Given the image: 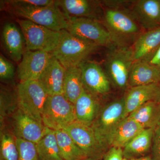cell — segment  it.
Segmentation results:
<instances>
[{
  "mask_svg": "<svg viewBox=\"0 0 160 160\" xmlns=\"http://www.w3.org/2000/svg\"><path fill=\"white\" fill-rule=\"evenodd\" d=\"M52 58L50 52L26 50L18 66V77L20 82L39 81Z\"/></svg>",
  "mask_w": 160,
  "mask_h": 160,
  "instance_id": "12",
  "label": "cell"
},
{
  "mask_svg": "<svg viewBox=\"0 0 160 160\" xmlns=\"http://www.w3.org/2000/svg\"><path fill=\"white\" fill-rule=\"evenodd\" d=\"M144 128L133 119L127 117L120 123L112 134L108 142L110 147L123 148Z\"/></svg>",
  "mask_w": 160,
  "mask_h": 160,
  "instance_id": "23",
  "label": "cell"
},
{
  "mask_svg": "<svg viewBox=\"0 0 160 160\" xmlns=\"http://www.w3.org/2000/svg\"><path fill=\"white\" fill-rule=\"evenodd\" d=\"M14 67L12 63L0 56V78L2 80H9L14 77Z\"/></svg>",
  "mask_w": 160,
  "mask_h": 160,
  "instance_id": "31",
  "label": "cell"
},
{
  "mask_svg": "<svg viewBox=\"0 0 160 160\" xmlns=\"http://www.w3.org/2000/svg\"><path fill=\"white\" fill-rule=\"evenodd\" d=\"M126 117L124 96L109 103L100 109L91 127L107 149L112 134Z\"/></svg>",
  "mask_w": 160,
  "mask_h": 160,
  "instance_id": "7",
  "label": "cell"
},
{
  "mask_svg": "<svg viewBox=\"0 0 160 160\" xmlns=\"http://www.w3.org/2000/svg\"><path fill=\"white\" fill-rule=\"evenodd\" d=\"M154 129H144L123 148L124 158L130 160L145 156L151 149Z\"/></svg>",
  "mask_w": 160,
  "mask_h": 160,
  "instance_id": "22",
  "label": "cell"
},
{
  "mask_svg": "<svg viewBox=\"0 0 160 160\" xmlns=\"http://www.w3.org/2000/svg\"><path fill=\"white\" fill-rule=\"evenodd\" d=\"M66 69L52 56L50 63L39 81L49 95L62 94Z\"/></svg>",
  "mask_w": 160,
  "mask_h": 160,
  "instance_id": "20",
  "label": "cell"
},
{
  "mask_svg": "<svg viewBox=\"0 0 160 160\" xmlns=\"http://www.w3.org/2000/svg\"><path fill=\"white\" fill-rule=\"evenodd\" d=\"M2 38L4 45L9 55L15 62L22 60L26 51V44L22 30L13 23H7L3 27Z\"/></svg>",
  "mask_w": 160,
  "mask_h": 160,
  "instance_id": "21",
  "label": "cell"
},
{
  "mask_svg": "<svg viewBox=\"0 0 160 160\" xmlns=\"http://www.w3.org/2000/svg\"><path fill=\"white\" fill-rule=\"evenodd\" d=\"M36 146L39 160H63L60 155L55 131L47 128L46 133Z\"/></svg>",
  "mask_w": 160,
  "mask_h": 160,
  "instance_id": "27",
  "label": "cell"
},
{
  "mask_svg": "<svg viewBox=\"0 0 160 160\" xmlns=\"http://www.w3.org/2000/svg\"><path fill=\"white\" fill-rule=\"evenodd\" d=\"M64 130L69 133L87 158L102 160L108 150L91 126L76 121Z\"/></svg>",
  "mask_w": 160,
  "mask_h": 160,
  "instance_id": "10",
  "label": "cell"
},
{
  "mask_svg": "<svg viewBox=\"0 0 160 160\" xmlns=\"http://www.w3.org/2000/svg\"><path fill=\"white\" fill-rule=\"evenodd\" d=\"M82 160H100L96 159L91 158H86Z\"/></svg>",
  "mask_w": 160,
  "mask_h": 160,
  "instance_id": "38",
  "label": "cell"
},
{
  "mask_svg": "<svg viewBox=\"0 0 160 160\" xmlns=\"http://www.w3.org/2000/svg\"><path fill=\"white\" fill-rule=\"evenodd\" d=\"M160 47V26L142 32L131 46L134 62H149Z\"/></svg>",
  "mask_w": 160,
  "mask_h": 160,
  "instance_id": "16",
  "label": "cell"
},
{
  "mask_svg": "<svg viewBox=\"0 0 160 160\" xmlns=\"http://www.w3.org/2000/svg\"><path fill=\"white\" fill-rule=\"evenodd\" d=\"M1 3V9L52 30L61 31L68 27V19L55 2L46 7L32 6L20 0L4 1Z\"/></svg>",
  "mask_w": 160,
  "mask_h": 160,
  "instance_id": "1",
  "label": "cell"
},
{
  "mask_svg": "<svg viewBox=\"0 0 160 160\" xmlns=\"http://www.w3.org/2000/svg\"><path fill=\"white\" fill-rule=\"evenodd\" d=\"M55 4L66 17L83 18L102 21V2L90 0H59Z\"/></svg>",
  "mask_w": 160,
  "mask_h": 160,
  "instance_id": "14",
  "label": "cell"
},
{
  "mask_svg": "<svg viewBox=\"0 0 160 160\" xmlns=\"http://www.w3.org/2000/svg\"><path fill=\"white\" fill-rule=\"evenodd\" d=\"M160 83V68L146 61L134 62L129 74L130 87Z\"/></svg>",
  "mask_w": 160,
  "mask_h": 160,
  "instance_id": "18",
  "label": "cell"
},
{
  "mask_svg": "<svg viewBox=\"0 0 160 160\" xmlns=\"http://www.w3.org/2000/svg\"><path fill=\"white\" fill-rule=\"evenodd\" d=\"M79 67L85 90L98 98L109 93L111 89L109 78L98 63L86 60Z\"/></svg>",
  "mask_w": 160,
  "mask_h": 160,
  "instance_id": "13",
  "label": "cell"
},
{
  "mask_svg": "<svg viewBox=\"0 0 160 160\" xmlns=\"http://www.w3.org/2000/svg\"><path fill=\"white\" fill-rule=\"evenodd\" d=\"M10 118L11 130L17 138L36 144L47 131L48 128L42 122L31 117L19 107Z\"/></svg>",
  "mask_w": 160,
  "mask_h": 160,
  "instance_id": "11",
  "label": "cell"
},
{
  "mask_svg": "<svg viewBox=\"0 0 160 160\" xmlns=\"http://www.w3.org/2000/svg\"><path fill=\"white\" fill-rule=\"evenodd\" d=\"M77 122L91 126L101 109L98 98L84 90L74 104Z\"/></svg>",
  "mask_w": 160,
  "mask_h": 160,
  "instance_id": "19",
  "label": "cell"
},
{
  "mask_svg": "<svg viewBox=\"0 0 160 160\" xmlns=\"http://www.w3.org/2000/svg\"><path fill=\"white\" fill-rule=\"evenodd\" d=\"M130 160H152V159L151 156L147 155L145 156L142 157L138 158L133 159Z\"/></svg>",
  "mask_w": 160,
  "mask_h": 160,
  "instance_id": "36",
  "label": "cell"
},
{
  "mask_svg": "<svg viewBox=\"0 0 160 160\" xmlns=\"http://www.w3.org/2000/svg\"><path fill=\"white\" fill-rule=\"evenodd\" d=\"M17 138L6 126L1 129L0 160H18Z\"/></svg>",
  "mask_w": 160,
  "mask_h": 160,
  "instance_id": "28",
  "label": "cell"
},
{
  "mask_svg": "<svg viewBox=\"0 0 160 160\" xmlns=\"http://www.w3.org/2000/svg\"><path fill=\"white\" fill-rule=\"evenodd\" d=\"M18 158V160H39L34 143L17 138Z\"/></svg>",
  "mask_w": 160,
  "mask_h": 160,
  "instance_id": "30",
  "label": "cell"
},
{
  "mask_svg": "<svg viewBox=\"0 0 160 160\" xmlns=\"http://www.w3.org/2000/svg\"><path fill=\"white\" fill-rule=\"evenodd\" d=\"M144 129L156 127L160 122V105L155 101H149L128 116Z\"/></svg>",
  "mask_w": 160,
  "mask_h": 160,
  "instance_id": "24",
  "label": "cell"
},
{
  "mask_svg": "<svg viewBox=\"0 0 160 160\" xmlns=\"http://www.w3.org/2000/svg\"><path fill=\"white\" fill-rule=\"evenodd\" d=\"M123 160H129L125 158H124V159H123Z\"/></svg>",
  "mask_w": 160,
  "mask_h": 160,
  "instance_id": "39",
  "label": "cell"
},
{
  "mask_svg": "<svg viewBox=\"0 0 160 160\" xmlns=\"http://www.w3.org/2000/svg\"><path fill=\"white\" fill-rule=\"evenodd\" d=\"M152 160H160V122L154 129L151 147Z\"/></svg>",
  "mask_w": 160,
  "mask_h": 160,
  "instance_id": "32",
  "label": "cell"
},
{
  "mask_svg": "<svg viewBox=\"0 0 160 160\" xmlns=\"http://www.w3.org/2000/svg\"><path fill=\"white\" fill-rule=\"evenodd\" d=\"M16 92L19 107L31 117L42 122L43 109L49 95L39 81L20 82Z\"/></svg>",
  "mask_w": 160,
  "mask_h": 160,
  "instance_id": "9",
  "label": "cell"
},
{
  "mask_svg": "<svg viewBox=\"0 0 160 160\" xmlns=\"http://www.w3.org/2000/svg\"><path fill=\"white\" fill-rule=\"evenodd\" d=\"M55 132L60 155L63 160H82L87 158L66 130L62 129Z\"/></svg>",
  "mask_w": 160,
  "mask_h": 160,
  "instance_id": "26",
  "label": "cell"
},
{
  "mask_svg": "<svg viewBox=\"0 0 160 160\" xmlns=\"http://www.w3.org/2000/svg\"><path fill=\"white\" fill-rule=\"evenodd\" d=\"M84 90L79 66L66 69L63 94L66 98L74 104Z\"/></svg>",
  "mask_w": 160,
  "mask_h": 160,
  "instance_id": "25",
  "label": "cell"
},
{
  "mask_svg": "<svg viewBox=\"0 0 160 160\" xmlns=\"http://www.w3.org/2000/svg\"><path fill=\"white\" fill-rule=\"evenodd\" d=\"M155 101L157 102L160 105V83L159 84V89L157 96L156 99L155 100Z\"/></svg>",
  "mask_w": 160,
  "mask_h": 160,
  "instance_id": "37",
  "label": "cell"
},
{
  "mask_svg": "<svg viewBox=\"0 0 160 160\" xmlns=\"http://www.w3.org/2000/svg\"><path fill=\"white\" fill-rule=\"evenodd\" d=\"M159 84L130 87L124 96L126 117L145 103L156 100Z\"/></svg>",
  "mask_w": 160,
  "mask_h": 160,
  "instance_id": "17",
  "label": "cell"
},
{
  "mask_svg": "<svg viewBox=\"0 0 160 160\" xmlns=\"http://www.w3.org/2000/svg\"><path fill=\"white\" fill-rule=\"evenodd\" d=\"M148 62L160 68V47L153 57Z\"/></svg>",
  "mask_w": 160,
  "mask_h": 160,
  "instance_id": "35",
  "label": "cell"
},
{
  "mask_svg": "<svg viewBox=\"0 0 160 160\" xmlns=\"http://www.w3.org/2000/svg\"><path fill=\"white\" fill-rule=\"evenodd\" d=\"M26 42V50L51 53L57 46L60 31H54L26 19H18Z\"/></svg>",
  "mask_w": 160,
  "mask_h": 160,
  "instance_id": "6",
  "label": "cell"
},
{
  "mask_svg": "<svg viewBox=\"0 0 160 160\" xmlns=\"http://www.w3.org/2000/svg\"><path fill=\"white\" fill-rule=\"evenodd\" d=\"M129 9L141 28L146 31L160 26V0L133 1Z\"/></svg>",
  "mask_w": 160,
  "mask_h": 160,
  "instance_id": "15",
  "label": "cell"
},
{
  "mask_svg": "<svg viewBox=\"0 0 160 160\" xmlns=\"http://www.w3.org/2000/svg\"><path fill=\"white\" fill-rule=\"evenodd\" d=\"M133 63L131 46H115L108 50L105 58V70L109 79L117 88L124 89L128 86Z\"/></svg>",
  "mask_w": 160,
  "mask_h": 160,
  "instance_id": "5",
  "label": "cell"
},
{
  "mask_svg": "<svg viewBox=\"0 0 160 160\" xmlns=\"http://www.w3.org/2000/svg\"><path fill=\"white\" fill-rule=\"evenodd\" d=\"M76 121L74 104L63 94L48 96L42 115L44 126L56 131L65 129Z\"/></svg>",
  "mask_w": 160,
  "mask_h": 160,
  "instance_id": "4",
  "label": "cell"
},
{
  "mask_svg": "<svg viewBox=\"0 0 160 160\" xmlns=\"http://www.w3.org/2000/svg\"><path fill=\"white\" fill-rule=\"evenodd\" d=\"M102 22L117 46H132L142 33L141 27L129 9L123 7H107L104 10Z\"/></svg>",
  "mask_w": 160,
  "mask_h": 160,
  "instance_id": "2",
  "label": "cell"
},
{
  "mask_svg": "<svg viewBox=\"0 0 160 160\" xmlns=\"http://www.w3.org/2000/svg\"><path fill=\"white\" fill-rule=\"evenodd\" d=\"M1 102V129L6 126V118L11 117L18 108L17 92L15 94L4 89H1L0 95Z\"/></svg>",
  "mask_w": 160,
  "mask_h": 160,
  "instance_id": "29",
  "label": "cell"
},
{
  "mask_svg": "<svg viewBox=\"0 0 160 160\" xmlns=\"http://www.w3.org/2000/svg\"><path fill=\"white\" fill-rule=\"evenodd\" d=\"M124 158L122 148L110 147L104 155L102 160H123Z\"/></svg>",
  "mask_w": 160,
  "mask_h": 160,
  "instance_id": "33",
  "label": "cell"
},
{
  "mask_svg": "<svg viewBox=\"0 0 160 160\" xmlns=\"http://www.w3.org/2000/svg\"><path fill=\"white\" fill-rule=\"evenodd\" d=\"M60 32L59 42L51 53L66 69L79 66L99 48L95 43L75 36L66 29Z\"/></svg>",
  "mask_w": 160,
  "mask_h": 160,
  "instance_id": "3",
  "label": "cell"
},
{
  "mask_svg": "<svg viewBox=\"0 0 160 160\" xmlns=\"http://www.w3.org/2000/svg\"><path fill=\"white\" fill-rule=\"evenodd\" d=\"M67 31L71 34L108 49L116 46L111 35L102 22L92 19L71 17L68 18Z\"/></svg>",
  "mask_w": 160,
  "mask_h": 160,
  "instance_id": "8",
  "label": "cell"
},
{
  "mask_svg": "<svg viewBox=\"0 0 160 160\" xmlns=\"http://www.w3.org/2000/svg\"><path fill=\"white\" fill-rule=\"evenodd\" d=\"M22 2L28 5L40 7H46L54 4L55 1L52 0H20Z\"/></svg>",
  "mask_w": 160,
  "mask_h": 160,
  "instance_id": "34",
  "label": "cell"
}]
</instances>
